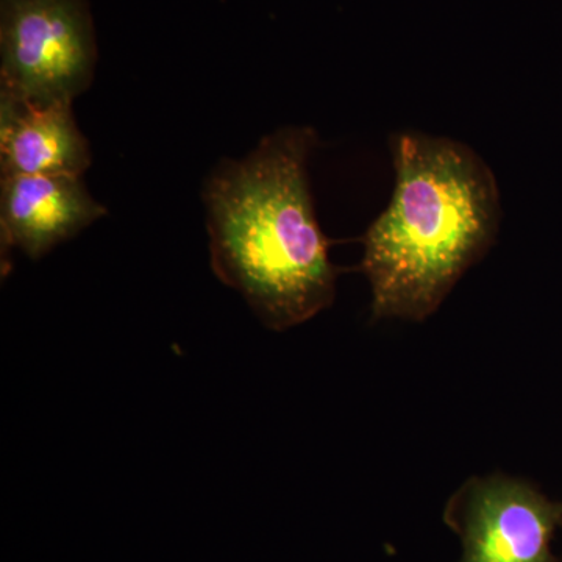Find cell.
Returning a JSON list of instances; mask_svg holds the SVG:
<instances>
[{
	"mask_svg": "<svg viewBox=\"0 0 562 562\" xmlns=\"http://www.w3.org/2000/svg\"><path fill=\"white\" fill-rule=\"evenodd\" d=\"M443 522L461 539L460 562H557L562 502L524 480L475 476L447 503Z\"/></svg>",
	"mask_w": 562,
	"mask_h": 562,
	"instance_id": "cell-4",
	"label": "cell"
},
{
	"mask_svg": "<svg viewBox=\"0 0 562 562\" xmlns=\"http://www.w3.org/2000/svg\"><path fill=\"white\" fill-rule=\"evenodd\" d=\"M317 140L306 125L280 127L246 157L217 162L203 187L211 269L273 331L335 301L338 272L310 184Z\"/></svg>",
	"mask_w": 562,
	"mask_h": 562,
	"instance_id": "cell-1",
	"label": "cell"
},
{
	"mask_svg": "<svg viewBox=\"0 0 562 562\" xmlns=\"http://www.w3.org/2000/svg\"><path fill=\"white\" fill-rule=\"evenodd\" d=\"M90 143L72 103H33L0 92V172L81 177L91 166Z\"/></svg>",
	"mask_w": 562,
	"mask_h": 562,
	"instance_id": "cell-6",
	"label": "cell"
},
{
	"mask_svg": "<svg viewBox=\"0 0 562 562\" xmlns=\"http://www.w3.org/2000/svg\"><path fill=\"white\" fill-rule=\"evenodd\" d=\"M394 192L362 235L372 316L422 322L438 312L497 238L501 191L471 147L419 132L391 138Z\"/></svg>",
	"mask_w": 562,
	"mask_h": 562,
	"instance_id": "cell-2",
	"label": "cell"
},
{
	"mask_svg": "<svg viewBox=\"0 0 562 562\" xmlns=\"http://www.w3.org/2000/svg\"><path fill=\"white\" fill-rule=\"evenodd\" d=\"M95 63L87 0H0V92L72 103L91 87Z\"/></svg>",
	"mask_w": 562,
	"mask_h": 562,
	"instance_id": "cell-3",
	"label": "cell"
},
{
	"mask_svg": "<svg viewBox=\"0 0 562 562\" xmlns=\"http://www.w3.org/2000/svg\"><path fill=\"white\" fill-rule=\"evenodd\" d=\"M109 213L81 177L11 176L0 187L2 249L40 260Z\"/></svg>",
	"mask_w": 562,
	"mask_h": 562,
	"instance_id": "cell-5",
	"label": "cell"
}]
</instances>
